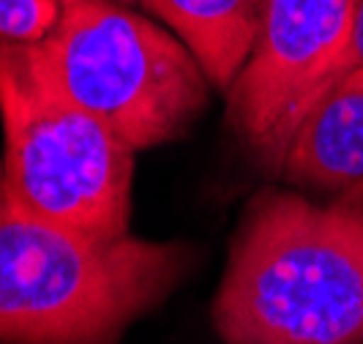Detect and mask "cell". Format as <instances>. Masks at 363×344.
<instances>
[{
  "label": "cell",
  "mask_w": 363,
  "mask_h": 344,
  "mask_svg": "<svg viewBox=\"0 0 363 344\" xmlns=\"http://www.w3.org/2000/svg\"><path fill=\"white\" fill-rule=\"evenodd\" d=\"M224 344H363V211L259 192L213 301Z\"/></svg>",
  "instance_id": "1"
},
{
  "label": "cell",
  "mask_w": 363,
  "mask_h": 344,
  "mask_svg": "<svg viewBox=\"0 0 363 344\" xmlns=\"http://www.w3.org/2000/svg\"><path fill=\"white\" fill-rule=\"evenodd\" d=\"M191 262L186 243L96 238L38 216L0 170V344H118Z\"/></svg>",
  "instance_id": "2"
},
{
  "label": "cell",
  "mask_w": 363,
  "mask_h": 344,
  "mask_svg": "<svg viewBox=\"0 0 363 344\" xmlns=\"http://www.w3.org/2000/svg\"><path fill=\"white\" fill-rule=\"evenodd\" d=\"M0 123L17 202L88 235H128L134 148L55 85L36 44H0Z\"/></svg>",
  "instance_id": "3"
},
{
  "label": "cell",
  "mask_w": 363,
  "mask_h": 344,
  "mask_svg": "<svg viewBox=\"0 0 363 344\" xmlns=\"http://www.w3.org/2000/svg\"><path fill=\"white\" fill-rule=\"evenodd\" d=\"M36 52L55 85L134 150L183 137L213 88L181 38L121 0H60Z\"/></svg>",
  "instance_id": "4"
},
{
  "label": "cell",
  "mask_w": 363,
  "mask_h": 344,
  "mask_svg": "<svg viewBox=\"0 0 363 344\" xmlns=\"http://www.w3.org/2000/svg\"><path fill=\"white\" fill-rule=\"evenodd\" d=\"M355 0H262L257 38L233 88L235 134L279 175L298 123L342 79Z\"/></svg>",
  "instance_id": "5"
},
{
  "label": "cell",
  "mask_w": 363,
  "mask_h": 344,
  "mask_svg": "<svg viewBox=\"0 0 363 344\" xmlns=\"http://www.w3.org/2000/svg\"><path fill=\"white\" fill-rule=\"evenodd\" d=\"M279 175L342 194L363 181V72H350L306 112L287 143Z\"/></svg>",
  "instance_id": "6"
},
{
  "label": "cell",
  "mask_w": 363,
  "mask_h": 344,
  "mask_svg": "<svg viewBox=\"0 0 363 344\" xmlns=\"http://www.w3.org/2000/svg\"><path fill=\"white\" fill-rule=\"evenodd\" d=\"M200 60L218 91H230L255 47L262 0H140Z\"/></svg>",
  "instance_id": "7"
},
{
  "label": "cell",
  "mask_w": 363,
  "mask_h": 344,
  "mask_svg": "<svg viewBox=\"0 0 363 344\" xmlns=\"http://www.w3.org/2000/svg\"><path fill=\"white\" fill-rule=\"evenodd\" d=\"M60 19V0H0V44H38Z\"/></svg>",
  "instance_id": "8"
},
{
  "label": "cell",
  "mask_w": 363,
  "mask_h": 344,
  "mask_svg": "<svg viewBox=\"0 0 363 344\" xmlns=\"http://www.w3.org/2000/svg\"><path fill=\"white\" fill-rule=\"evenodd\" d=\"M350 72H363V0H355L352 6V28H350L345 63H342V77H347Z\"/></svg>",
  "instance_id": "9"
},
{
  "label": "cell",
  "mask_w": 363,
  "mask_h": 344,
  "mask_svg": "<svg viewBox=\"0 0 363 344\" xmlns=\"http://www.w3.org/2000/svg\"><path fill=\"white\" fill-rule=\"evenodd\" d=\"M339 199H342V202H347V205H352V208H358V211H363V181L358 183V186H352V189L342 192V194H339Z\"/></svg>",
  "instance_id": "10"
},
{
  "label": "cell",
  "mask_w": 363,
  "mask_h": 344,
  "mask_svg": "<svg viewBox=\"0 0 363 344\" xmlns=\"http://www.w3.org/2000/svg\"><path fill=\"white\" fill-rule=\"evenodd\" d=\"M121 3H131V0H121Z\"/></svg>",
  "instance_id": "11"
}]
</instances>
